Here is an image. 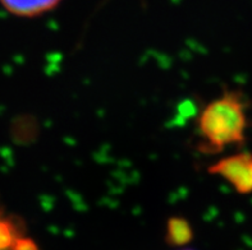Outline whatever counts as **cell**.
Listing matches in <instances>:
<instances>
[{"instance_id": "cell-1", "label": "cell", "mask_w": 252, "mask_h": 250, "mask_svg": "<svg viewBox=\"0 0 252 250\" xmlns=\"http://www.w3.org/2000/svg\"><path fill=\"white\" fill-rule=\"evenodd\" d=\"M249 102L238 89H224L219 97L205 105L196 119L197 144L202 155L223 153L230 147L242 148L247 140Z\"/></svg>"}, {"instance_id": "cell-2", "label": "cell", "mask_w": 252, "mask_h": 250, "mask_svg": "<svg viewBox=\"0 0 252 250\" xmlns=\"http://www.w3.org/2000/svg\"><path fill=\"white\" fill-rule=\"evenodd\" d=\"M208 172L223 177L241 195L252 193V152L240 151L224 156L209 166Z\"/></svg>"}, {"instance_id": "cell-3", "label": "cell", "mask_w": 252, "mask_h": 250, "mask_svg": "<svg viewBox=\"0 0 252 250\" xmlns=\"http://www.w3.org/2000/svg\"><path fill=\"white\" fill-rule=\"evenodd\" d=\"M64 0H0V5L12 16L37 18L53 12Z\"/></svg>"}, {"instance_id": "cell-4", "label": "cell", "mask_w": 252, "mask_h": 250, "mask_svg": "<svg viewBox=\"0 0 252 250\" xmlns=\"http://www.w3.org/2000/svg\"><path fill=\"white\" fill-rule=\"evenodd\" d=\"M195 239L193 226L185 216L174 215L166 220L164 241L172 249L189 247Z\"/></svg>"}, {"instance_id": "cell-5", "label": "cell", "mask_w": 252, "mask_h": 250, "mask_svg": "<svg viewBox=\"0 0 252 250\" xmlns=\"http://www.w3.org/2000/svg\"><path fill=\"white\" fill-rule=\"evenodd\" d=\"M12 250H41L40 245L35 239L30 238L27 235H22L18 240L16 241V244L13 245Z\"/></svg>"}, {"instance_id": "cell-6", "label": "cell", "mask_w": 252, "mask_h": 250, "mask_svg": "<svg viewBox=\"0 0 252 250\" xmlns=\"http://www.w3.org/2000/svg\"><path fill=\"white\" fill-rule=\"evenodd\" d=\"M172 250H196L191 247H185V248H178V249H172Z\"/></svg>"}]
</instances>
